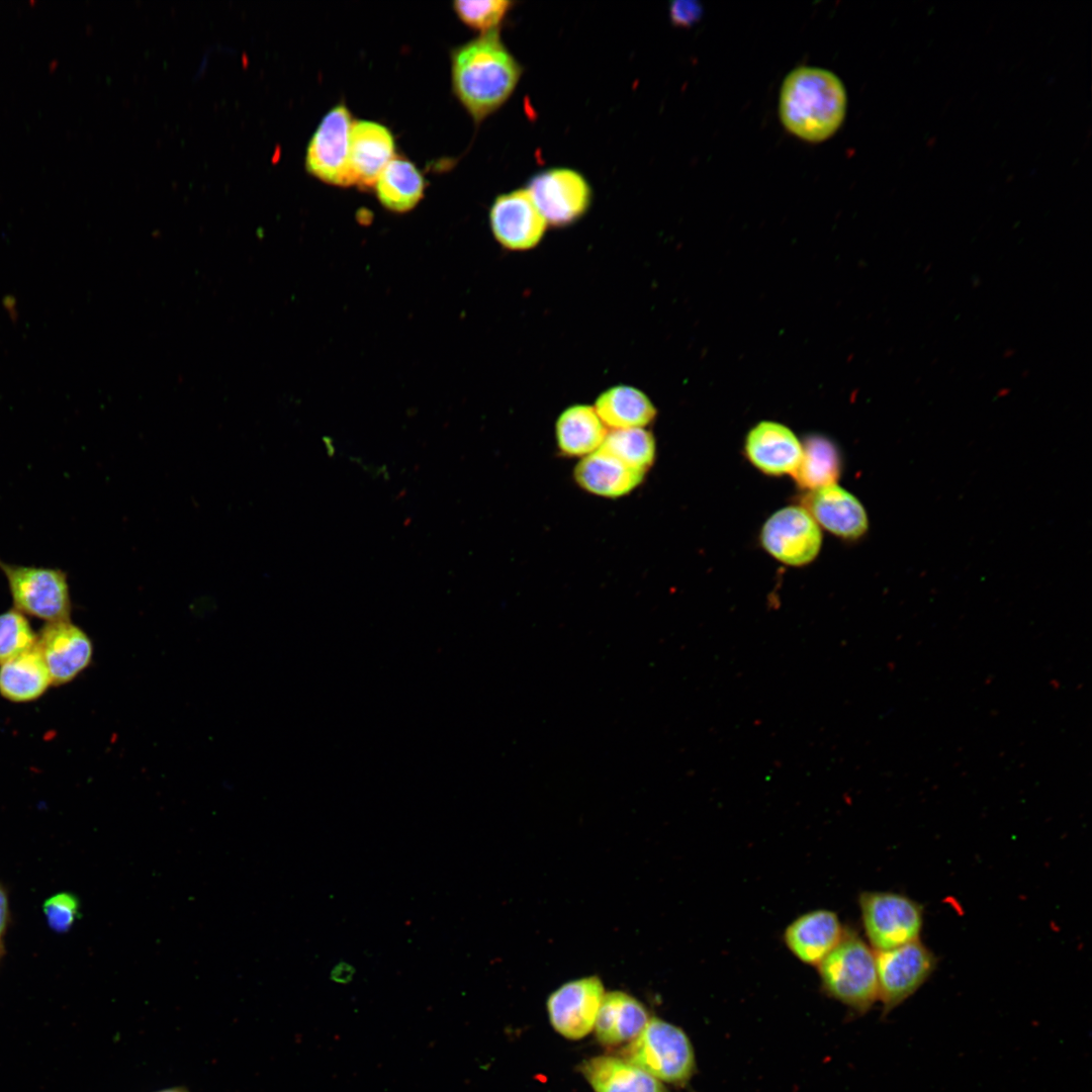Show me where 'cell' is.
<instances>
[{
  "instance_id": "6da1fadb",
  "label": "cell",
  "mask_w": 1092,
  "mask_h": 1092,
  "mask_svg": "<svg viewBox=\"0 0 1092 1092\" xmlns=\"http://www.w3.org/2000/svg\"><path fill=\"white\" fill-rule=\"evenodd\" d=\"M455 96L475 122H481L513 95L524 68L509 51L499 29L481 33L451 56Z\"/></svg>"
},
{
  "instance_id": "7a4b0ae2",
  "label": "cell",
  "mask_w": 1092,
  "mask_h": 1092,
  "mask_svg": "<svg viewBox=\"0 0 1092 1092\" xmlns=\"http://www.w3.org/2000/svg\"><path fill=\"white\" fill-rule=\"evenodd\" d=\"M846 106L843 83L826 69L800 66L783 81L781 121L788 131L804 141L818 143L832 136L843 122Z\"/></svg>"
},
{
  "instance_id": "3957f363",
  "label": "cell",
  "mask_w": 1092,
  "mask_h": 1092,
  "mask_svg": "<svg viewBox=\"0 0 1092 1092\" xmlns=\"http://www.w3.org/2000/svg\"><path fill=\"white\" fill-rule=\"evenodd\" d=\"M826 995L858 1014L879 1000L876 952L854 930L845 928L839 943L817 966Z\"/></svg>"
},
{
  "instance_id": "277c9868",
  "label": "cell",
  "mask_w": 1092,
  "mask_h": 1092,
  "mask_svg": "<svg viewBox=\"0 0 1092 1092\" xmlns=\"http://www.w3.org/2000/svg\"><path fill=\"white\" fill-rule=\"evenodd\" d=\"M620 1058L662 1083L686 1085L696 1072L692 1041L682 1028L650 1017L640 1034L620 1050Z\"/></svg>"
},
{
  "instance_id": "5b68a950",
  "label": "cell",
  "mask_w": 1092,
  "mask_h": 1092,
  "mask_svg": "<svg viewBox=\"0 0 1092 1092\" xmlns=\"http://www.w3.org/2000/svg\"><path fill=\"white\" fill-rule=\"evenodd\" d=\"M858 905L864 934L875 951L919 940L924 911L916 900L896 892L863 891Z\"/></svg>"
},
{
  "instance_id": "8992f818",
  "label": "cell",
  "mask_w": 1092,
  "mask_h": 1092,
  "mask_svg": "<svg viewBox=\"0 0 1092 1092\" xmlns=\"http://www.w3.org/2000/svg\"><path fill=\"white\" fill-rule=\"evenodd\" d=\"M15 610L49 622L70 620L67 574L56 568L23 566L0 560Z\"/></svg>"
},
{
  "instance_id": "52a82bcc",
  "label": "cell",
  "mask_w": 1092,
  "mask_h": 1092,
  "mask_svg": "<svg viewBox=\"0 0 1092 1092\" xmlns=\"http://www.w3.org/2000/svg\"><path fill=\"white\" fill-rule=\"evenodd\" d=\"M875 952L879 1000L883 1003V1015L886 1016L929 979L936 968L937 958L920 940Z\"/></svg>"
},
{
  "instance_id": "ba28073f",
  "label": "cell",
  "mask_w": 1092,
  "mask_h": 1092,
  "mask_svg": "<svg viewBox=\"0 0 1092 1092\" xmlns=\"http://www.w3.org/2000/svg\"><path fill=\"white\" fill-rule=\"evenodd\" d=\"M759 541L778 561L789 566H804L818 556L822 533L803 506H787L763 523Z\"/></svg>"
},
{
  "instance_id": "9c48e42d",
  "label": "cell",
  "mask_w": 1092,
  "mask_h": 1092,
  "mask_svg": "<svg viewBox=\"0 0 1092 1092\" xmlns=\"http://www.w3.org/2000/svg\"><path fill=\"white\" fill-rule=\"evenodd\" d=\"M526 189L547 224L555 228L572 224L592 203L589 183L582 174L569 168L539 172L529 180Z\"/></svg>"
},
{
  "instance_id": "30bf717a",
  "label": "cell",
  "mask_w": 1092,
  "mask_h": 1092,
  "mask_svg": "<svg viewBox=\"0 0 1092 1092\" xmlns=\"http://www.w3.org/2000/svg\"><path fill=\"white\" fill-rule=\"evenodd\" d=\"M353 119L348 108L338 104L322 119L311 136L305 157L308 173L335 186H353L350 169V131Z\"/></svg>"
},
{
  "instance_id": "8fae6325",
  "label": "cell",
  "mask_w": 1092,
  "mask_h": 1092,
  "mask_svg": "<svg viewBox=\"0 0 1092 1092\" xmlns=\"http://www.w3.org/2000/svg\"><path fill=\"white\" fill-rule=\"evenodd\" d=\"M604 995L603 982L597 976L561 985L546 1002L551 1026L567 1039L585 1037L594 1029Z\"/></svg>"
},
{
  "instance_id": "7c38bea8",
  "label": "cell",
  "mask_w": 1092,
  "mask_h": 1092,
  "mask_svg": "<svg viewBox=\"0 0 1092 1092\" xmlns=\"http://www.w3.org/2000/svg\"><path fill=\"white\" fill-rule=\"evenodd\" d=\"M495 241L510 251H527L542 240L547 222L526 188L498 195L489 209Z\"/></svg>"
},
{
  "instance_id": "4fadbf2b",
  "label": "cell",
  "mask_w": 1092,
  "mask_h": 1092,
  "mask_svg": "<svg viewBox=\"0 0 1092 1092\" xmlns=\"http://www.w3.org/2000/svg\"><path fill=\"white\" fill-rule=\"evenodd\" d=\"M36 647L49 669L53 686L75 679L93 657L89 636L70 620L49 622L37 634Z\"/></svg>"
},
{
  "instance_id": "5bb4252c",
  "label": "cell",
  "mask_w": 1092,
  "mask_h": 1092,
  "mask_svg": "<svg viewBox=\"0 0 1092 1092\" xmlns=\"http://www.w3.org/2000/svg\"><path fill=\"white\" fill-rule=\"evenodd\" d=\"M803 507L818 526L848 541L858 540L869 529L867 511L859 499L837 483L810 490Z\"/></svg>"
},
{
  "instance_id": "9a60e30c",
  "label": "cell",
  "mask_w": 1092,
  "mask_h": 1092,
  "mask_svg": "<svg viewBox=\"0 0 1092 1092\" xmlns=\"http://www.w3.org/2000/svg\"><path fill=\"white\" fill-rule=\"evenodd\" d=\"M744 455L765 475L793 474L802 456V443L787 426L762 421L752 427L744 440Z\"/></svg>"
},
{
  "instance_id": "2e32d148",
  "label": "cell",
  "mask_w": 1092,
  "mask_h": 1092,
  "mask_svg": "<svg viewBox=\"0 0 1092 1092\" xmlns=\"http://www.w3.org/2000/svg\"><path fill=\"white\" fill-rule=\"evenodd\" d=\"M845 927L837 914L816 909L794 919L784 931V942L800 962L817 967L839 943Z\"/></svg>"
},
{
  "instance_id": "e0dca14e",
  "label": "cell",
  "mask_w": 1092,
  "mask_h": 1092,
  "mask_svg": "<svg viewBox=\"0 0 1092 1092\" xmlns=\"http://www.w3.org/2000/svg\"><path fill=\"white\" fill-rule=\"evenodd\" d=\"M393 157L394 141L387 127L374 121H353L349 162L354 185L363 190L374 187Z\"/></svg>"
},
{
  "instance_id": "ac0fdd59",
  "label": "cell",
  "mask_w": 1092,
  "mask_h": 1092,
  "mask_svg": "<svg viewBox=\"0 0 1092 1092\" xmlns=\"http://www.w3.org/2000/svg\"><path fill=\"white\" fill-rule=\"evenodd\" d=\"M646 1007L623 991L605 993L596 1023V1038L605 1046L627 1044L636 1038L649 1021Z\"/></svg>"
},
{
  "instance_id": "d6986e66",
  "label": "cell",
  "mask_w": 1092,
  "mask_h": 1092,
  "mask_svg": "<svg viewBox=\"0 0 1092 1092\" xmlns=\"http://www.w3.org/2000/svg\"><path fill=\"white\" fill-rule=\"evenodd\" d=\"M577 1069L594 1092H669L662 1082L617 1056H595Z\"/></svg>"
},
{
  "instance_id": "ffe728a7",
  "label": "cell",
  "mask_w": 1092,
  "mask_h": 1092,
  "mask_svg": "<svg viewBox=\"0 0 1092 1092\" xmlns=\"http://www.w3.org/2000/svg\"><path fill=\"white\" fill-rule=\"evenodd\" d=\"M644 476V472L599 449L582 457L574 468V480L583 490L610 498L630 493Z\"/></svg>"
},
{
  "instance_id": "44dd1931",
  "label": "cell",
  "mask_w": 1092,
  "mask_h": 1092,
  "mask_svg": "<svg viewBox=\"0 0 1092 1092\" xmlns=\"http://www.w3.org/2000/svg\"><path fill=\"white\" fill-rule=\"evenodd\" d=\"M607 434L608 429L594 406L587 404L568 406L555 425L558 450L568 457L594 453L602 446Z\"/></svg>"
},
{
  "instance_id": "7402d4cb",
  "label": "cell",
  "mask_w": 1092,
  "mask_h": 1092,
  "mask_svg": "<svg viewBox=\"0 0 1092 1092\" xmlns=\"http://www.w3.org/2000/svg\"><path fill=\"white\" fill-rule=\"evenodd\" d=\"M51 686L49 669L36 645L0 665V695L10 702L34 701Z\"/></svg>"
},
{
  "instance_id": "603a6c76",
  "label": "cell",
  "mask_w": 1092,
  "mask_h": 1092,
  "mask_svg": "<svg viewBox=\"0 0 1092 1092\" xmlns=\"http://www.w3.org/2000/svg\"><path fill=\"white\" fill-rule=\"evenodd\" d=\"M601 421L612 430L643 428L656 417V408L640 389L616 385L601 393L594 406Z\"/></svg>"
},
{
  "instance_id": "cb8c5ba5",
  "label": "cell",
  "mask_w": 1092,
  "mask_h": 1092,
  "mask_svg": "<svg viewBox=\"0 0 1092 1092\" xmlns=\"http://www.w3.org/2000/svg\"><path fill=\"white\" fill-rule=\"evenodd\" d=\"M373 188L382 206L400 213L412 210L420 202L425 180L408 160L393 157L379 174Z\"/></svg>"
},
{
  "instance_id": "d4e9b609",
  "label": "cell",
  "mask_w": 1092,
  "mask_h": 1092,
  "mask_svg": "<svg viewBox=\"0 0 1092 1092\" xmlns=\"http://www.w3.org/2000/svg\"><path fill=\"white\" fill-rule=\"evenodd\" d=\"M841 469L837 446L829 438L815 434L806 437L802 443L801 460L792 476L801 488L810 491L836 483Z\"/></svg>"
},
{
  "instance_id": "484cf974",
  "label": "cell",
  "mask_w": 1092,
  "mask_h": 1092,
  "mask_svg": "<svg viewBox=\"0 0 1092 1092\" xmlns=\"http://www.w3.org/2000/svg\"><path fill=\"white\" fill-rule=\"evenodd\" d=\"M599 450L633 469L646 473L655 460L656 446L651 432L643 428H631L608 432Z\"/></svg>"
},
{
  "instance_id": "4316f807",
  "label": "cell",
  "mask_w": 1092,
  "mask_h": 1092,
  "mask_svg": "<svg viewBox=\"0 0 1092 1092\" xmlns=\"http://www.w3.org/2000/svg\"><path fill=\"white\" fill-rule=\"evenodd\" d=\"M37 642L25 615L15 609L0 614V665L32 649Z\"/></svg>"
},
{
  "instance_id": "83f0119b",
  "label": "cell",
  "mask_w": 1092,
  "mask_h": 1092,
  "mask_svg": "<svg viewBox=\"0 0 1092 1092\" xmlns=\"http://www.w3.org/2000/svg\"><path fill=\"white\" fill-rule=\"evenodd\" d=\"M514 5L515 2L508 0H457L453 3V9L464 24L485 33L499 29Z\"/></svg>"
},
{
  "instance_id": "f1b7e54d",
  "label": "cell",
  "mask_w": 1092,
  "mask_h": 1092,
  "mask_svg": "<svg viewBox=\"0 0 1092 1092\" xmlns=\"http://www.w3.org/2000/svg\"><path fill=\"white\" fill-rule=\"evenodd\" d=\"M49 927L60 933L69 931L80 914L78 898L69 892H61L49 897L42 906Z\"/></svg>"
},
{
  "instance_id": "f546056e",
  "label": "cell",
  "mask_w": 1092,
  "mask_h": 1092,
  "mask_svg": "<svg viewBox=\"0 0 1092 1092\" xmlns=\"http://www.w3.org/2000/svg\"><path fill=\"white\" fill-rule=\"evenodd\" d=\"M703 12L699 2L693 0H677L670 3L669 16L672 24L677 26H690L697 22Z\"/></svg>"
},
{
  "instance_id": "4dcf8cb0",
  "label": "cell",
  "mask_w": 1092,
  "mask_h": 1092,
  "mask_svg": "<svg viewBox=\"0 0 1092 1092\" xmlns=\"http://www.w3.org/2000/svg\"><path fill=\"white\" fill-rule=\"evenodd\" d=\"M355 974V969L346 962L337 964L332 972L331 979L337 983L347 984L349 983Z\"/></svg>"
},
{
  "instance_id": "1f68e13d",
  "label": "cell",
  "mask_w": 1092,
  "mask_h": 1092,
  "mask_svg": "<svg viewBox=\"0 0 1092 1092\" xmlns=\"http://www.w3.org/2000/svg\"><path fill=\"white\" fill-rule=\"evenodd\" d=\"M9 899L7 891L0 883V938L5 933L9 923Z\"/></svg>"
},
{
  "instance_id": "d6a6232c",
  "label": "cell",
  "mask_w": 1092,
  "mask_h": 1092,
  "mask_svg": "<svg viewBox=\"0 0 1092 1092\" xmlns=\"http://www.w3.org/2000/svg\"><path fill=\"white\" fill-rule=\"evenodd\" d=\"M158 1092H187V1091L182 1089V1088H169V1089L161 1090V1091H158Z\"/></svg>"
},
{
  "instance_id": "836d02e7",
  "label": "cell",
  "mask_w": 1092,
  "mask_h": 1092,
  "mask_svg": "<svg viewBox=\"0 0 1092 1092\" xmlns=\"http://www.w3.org/2000/svg\"><path fill=\"white\" fill-rule=\"evenodd\" d=\"M0 956H1V946H0Z\"/></svg>"
}]
</instances>
